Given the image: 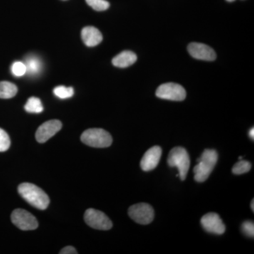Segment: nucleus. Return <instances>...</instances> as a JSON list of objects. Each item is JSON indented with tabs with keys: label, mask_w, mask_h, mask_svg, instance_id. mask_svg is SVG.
I'll return each instance as SVG.
<instances>
[{
	"label": "nucleus",
	"mask_w": 254,
	"mask_h": 254,
	"mask_svg": "<svg viewBox=\"0 0 254 254\" xmlns=\"http://www.w3.org/2000/svg\"><path fill=\"white\" fill-rule=\"evenodd\" d=\"M24 64L26 66V73L28 74L35 76L41 73L43 64L41 60L36 55H29L26 58Z\"/></svg>",
	"instance_id": "15"
},
{
	"label": "nucleus",
	"mask_w": 254,
	"mask_h": 254,
	"mask_svg": "<svg viewBox=\"0 0 254 254\" xmlns=\"http://www.w3.org/2000/svg\"><path fill=\"white\" fill-rule=\"evenodd\" d=\"M87 4L95 11H105L110 7V3L106 0H86Z\"/></svg>",
	"instance_id": "20"
},
{
	"label": "nucleus",
	"mask_w": 254,
	"mask_h": 254,
	"mask_svg": "<svg viewBox=\"0 0 254 254\" xmlns=\"http://www.w3.org/2000/svg\"><path fill=\"white\" fill-rule=\"evenodd\" d=\"M85 222L88 226L95 230H109L113 227V222L103 212L90 208L84 214Z\"/></svg>",
	"instance_id": "7"
},
{
	"label": "nucleus",
	"mask_w": 254,
	"mask_h": 254,
	"mask_svg": "<svg viewBox=\"0 0 254 254\" xmlns=\"http://www.w3.org/2000/svg\"><path fill=\"white\" fill-rule=\"evenodd\" d=\"M81 141L93 148H107L113 143V138L108 131L103 128H89L81 136Z\"/></svg>",
	"instance_id": "4"
},
{
	"label": "nucleus",
	"mask_w": 254,
	"mask_h": 254,
	"mask_svg": "<svg viewBox=\"0 0 254 254\" xmlns=\"http://www.w3.org/2000/svg\"><path fill=\"white\" fill-rule=\"evenodd\" d=\"M25 110L30 113H41L43 111V107L41 100L36 97H31L25 105Z\"/></svg>",
	"instance_id": "17"
},
{
	"label": "nucleus",
	"mask_w": 254,
	"mask_h": 254,
	"mask_svg": "<svg viewBox=\"0 0 254 254\" xmlns=\"http://www.w3.org/2000/svg\"><path fill=\"white\" fill-rule=\"evenodd\" d=\"M254 200H252V203H251V208H252V210L254 211Z\"/></svg>",
	"instance_id": "26"
},
{
	"label": "nucleus",
	"mask_w": 254,
	"mask_h": 254,
	"mask_svg": "<svg viewBox=\"0 0 254 254\" xmlns=\"http://www.w3.org/2000/svg\"><path fill=\"white\" fill-rule=\"evenodd\" d=\"M200 224L205 231L215 235H222L226 229L219 215L215 213H208L203 215Z\"/></svg>",
	"instance_id": "9"
},
{
	"label": "nucleus",
	"mask_w": 254,
	"mask_h": 254,
	"mask_svg": "<svg viewBox=\"0 0 254 254\" xmlns=\"http://www.w3.org/2000/svg\"><path fill=\"white\" fill-rule=\"evenodd\" d=\"M53 93L58 98L60 99H67V98H71L74 94V91L72 87H65L64 86H60L55 87L53 90Z\"/></svg>",
	"instance_id": "18"
},
{
	"label": "nucleus",
	"mask_w": 254,
	"mask_h": 254,
	"mask_svg": "<svg viewBox=\"0 0 254 254\" xmlns=\"http://www.w3.org/2000/svg\"><path fill=\"white\" fill-rule=\"evenodd\" d=\"M11 141L9 135L4 130L0 128V152H4L9 149Z\"/></svg>",
	"instance_id": "21"
},
{
	"label": "nucleus",
	"mask_w": 254,
	"mask_h": 254,
	"mask_svg": "<svg viewBox=\"0 0 254 254\" xmlns=\"http://www.w3.org/2000/svg\"><path fill=\"white\" fill-rule=\"evenodd\" d=\"M169 166L176 167L179 176L182 181L186 180L190 168V158L188 152L182 147H175L170 150L168 158Z\"/></svg>",
	"instance_id": "3"
},
{
	"label": "nucleus",
	"mask_w": 254,
	"mask_h": 254,
	"mask_svg": "<svg viewBox=\"0 0 254 254\" xmlns=\"http://www.w3.org/2000/svg\"><path fill=\"white\" fill-rule=\"evenodd\" d=\"M188 51L190 56L196 60L214 61L217 58L215 50L203 43H190L188 46Z\"/></svg>",
	"instance_id": "11"
},
{
	"label": "nucleus",
	"mask_w": 254,
	"mask_h": 254,
	"mask_svg": "<svg viewBox=\"0 0 254 254\" xmlns=\"http://www.w3.org/2000/svg\"><path fill=\"white\" fill-rule=\"evenodd\" d=\"M162 155V148L158 145L149 148L141 159V168L144 172L154 170L159 163Z\"/></svg>",
	"instance_id": "12"
},
{
	"label": "nucleus",
	"mask_w": 254,
	"mask_h": 254,
	"mask_svg": "<svg viewBox=\"0 0 254 254\" xmlns=\"http://www.w3.org/2000/svg\"><path fill=\"white\" fill-rule=\"evenodd\" d=\"M218 159V154L216 150L205 149L200 158L197 159L198 165H195L193 168L195 181H206L216 165Z\"/></svg>",
	"instance_id": "2"
},
{
	"label": "nucleus",
	"mask_w": 254,
	"mask_h": 254,
	"mask_svg": "<svg viewBox=\"0 0 254 254\" xmlns=\"http://www.w3.org/2000/svg\"><path fill=\"white\" fill-rule=\"evenodd\" d=\"M60 254H77L78 252L73 248L71 246H68V247H64L60 252Z\"/></svg>",
	"instance_id": "24"
},
{
	"label": "nucleus",
	"mask_w": 254,
	"mask_h": 254,
	"mask_svg": "<svg viewBox=\"0 0 254 254\" xmlns=\"http://www.w3.org/2000/svg\"><path fill=\"white\" fill-rule=\"evenodd\" d=\"M11 221L18 229L24 231L36 230L38 222L36 217L23 209H16L11 215Z\"/></svg>",
	"instance_id": "8"
},
{
	"label": "nucleus",
	"mask_w": 254,
	"mask_h": 254,
	"mask_svg": "<svg viewBox=\"0 0 254 254\" xmlns=\"http://www.w3.org/2000/svg\"><path fill=\"white\" fill-rule=\"evenodd\" d=\"M19 194L29 204L39 210H46L50 203V198L46 192L31 183H22L18 188Z\"/></svg>",
	"instance_id": "1"
},
{
	"label": "nucleus",
	"mask_w": 254,
	"mask_h": 254,
	"mask_svg": "<svg viewBox=\"0 0 254 254\" xmlns=\"http://www.w3.org/2000/svg\"><path fill=\"white\" fill-rule=\"evenodd\" d=\"M81 38L86 46L95 47L103 41V35L98 28L87 26L81 31Z\"/></svg>",
	"instance_id": "13"
},
{
	"label": "nucleus",
	"mask_w": 254,
	"mask_h": 254,
	"mask_svg": "<svg viewBox=\"0 0 254 254\" xmlns=\"http://www.w3.org/2000/svg\"><path fill=\"white\" fill-rule=\"evenodd\" d=\"M11 72L15 76L20 77L26 73V66L25 64L21 62H15L11 66Z\"/></svg>",
	"instance_id": "22"
},
{
	"label": "nucleus",
	"mask_w": 254,
	"mask_h": 254,
	"mask_svg": "<svg viewBox=\"0 0 254 254\" xmlns=\"http://www.w3.org/2000/svg\"><path fill=\"white\" fill-rule=\"evenodd\" d=\"M130 218L141 225H148L154 219V210L148 203H141L131 205L128 210Z\"/></svg>",
	"instance_id": "5"
},
{
	"label": "nucleus",
	"mask_w": 254,
	"mask_h": 254,
	"mask_svg": "<svg viewBox=\"0 0 254 254\" xmlns=\"http://www.w3.org/2000/svg\"><path fill=\"white\" fill-rule=\"evenodd\" d=\"M136 55L131 51H124L113 58V64L119 68H127L136 63Z\"/></svg>",
	"instance_id": "14"
},
{
	"label": "nucleus",
	"mask_w": 254,
	"mask_h": 254,
	"mask_svg": "<svg viewBox=\"0 0 254 254\" xmlns=\"http://www.w3.org/2000/svg\"><path fill=\"white\" fill-rule=\"evenodd\" d=\"M155 95L161 99L182 101L186 98L187 93L181 85L175 83H166L158 87Z\"/></svg>",
	"instance_id": "6"
},
{
	"label": "nucleus",
	"mask_w": 254,
	"mask_h": 254,
	"mask_svg": "<svg viewBox=\"0 0 254 254\" xmlns=\"http://www.w3.org/2000/svg\"><path fill=\"white\" fill-rule=\"evenodd\" d=\"M252 169V164L247 160H241L235 164L232 168V173L235 175H242L250 172Z\"/></svg>",
	"instance_id": "19"
},
{
	"label": "nucleus",
	"mask_w": 254,
	"mask_h": 254,
	"mask_svg": "<svg viewBox=\"0 0 254 254\" xmlns=\"http://www.w3.org/2000/svg\"><path fill=\"white\" fill-rule=\"evenodd\" d=\"M18 88L16 85L9 81L0 82V98L9 99L16 95Z\"/></svg>",
	"instance_id": "16"
},
{
	"label": "nucleus",
	"mask_w": 254,
	"mask_h": 254,
	"mask_svg": "<svg viewBox=\"0 0 254 254\" xmlns=\"http://www.w3.org/2000/svg\"><path fill=\"white\" fill-rule=\"evenodd\" d=\"M226 1H229V2H232V1H235V0H226Z\"/></svg>",
	"instance_id": "27"
},
{
	"label": "nucleus",
	"mask_w": 254,
	"mask_h": 254,
	"mask_svg": "<svg viewBox=\"0 0 254 254\" xmlns=\"http://www.w3.org/2000/svg\"><path fill=\"white\" fill-rule=\"evenodd\" d=\"M242 230L246 236L254 238V224L252 221H245L242 224Z\"/></svg>",
	"instance_id": "23"
},
{
	"label": "nucleus",
	"mask_w": 254,
	"mask_h": 254,
	"mask_svg": "<svg viewBox=\"0 0 254 254\" xmlns=\"http://www.w3.org/2000/svg\"><path fill=\"white\" fill-rule=\"evenodd\" d=\"M63 127L59 120H53L46 122L39 127L36 133V138L38 143H43L55 136Z\"/></svg>",
	"instance_id": "10"
},
{
	"label": "nucleus",
	"mask_w": 254,
	"mask_h": 254,
	"mask_svg": "<svg viewBox=\"0 0 254 254\" xmlns=\"http://www.w3.org/2000/svg\"><path fill=\"white\" fill-rule=\"evenodd\" d=\"M242 157H239V160H242Z\"/></svg>",
	"instance_id": "28"
},
{
	"label": "nucleus",
	"mask_w": 254,
	"mask_h": 254,
	"mask_svg": "<svg viewBox=\"0 0 254 254\" xmlns=\"http://www.w3.org/2000/svg\"><path fill=\"white\" fill-rule=\"evenodd\" d=\"M250 136L252 140L254 139V128H251L250 131Z\"/></svg>",
	"instance_id": "25"
}]
</instances>
